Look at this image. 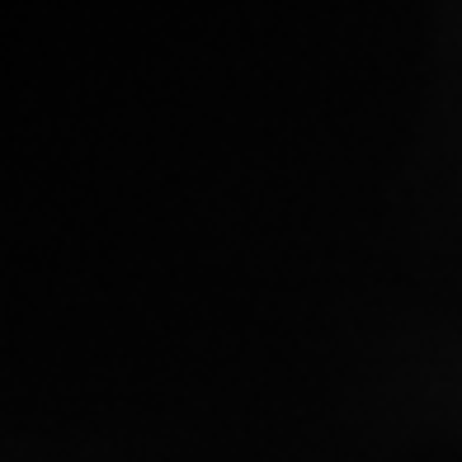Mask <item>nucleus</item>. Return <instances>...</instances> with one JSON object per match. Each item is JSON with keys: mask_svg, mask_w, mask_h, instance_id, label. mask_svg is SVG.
<instances>
[]
</instances>
